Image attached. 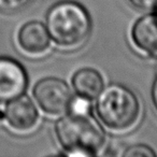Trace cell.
I'll list each match as a JSON object with an SVG mask.
<instances>
[{"mask_svg":"<svg viewBox=\"0 0 157 157\" xmlns=\"http://www.w3.org/2000/svg\"><path fill=\"white\" fill-rule=\"evenodd\" d=\"M45 26L55 44L63 48H75L90 37L92 20L80 3L61 1L48 10Z\"/></svg>","mask_w":157,"mask_h":157,"instance_id":"obj_1","label":"cell"},{"mask_svg":"<svg viewBox=\"0 0 157 157\" xmlns=\"http://www.w3.org/2000/svg\"><path fill=\"white\" fill-rule=\"evenodd\" d=\"M128 1L137 9L144 11L156 10L157 8V0H128Z\"/></svg>","mask_w":157,"mask_h":157,"instance_id":"obj_13","label":"cell"},{"mask_svg":"<svg viewBox=\"0 0 157 157\" xmlns=\"http://www.w3.org/2000/svg\"><path fill=\"white\" fill-rule=\"evenodd\" d=\"M33 93L38 105L48 115L66 113L73 97L69 85L58 78L40 80L35 85Z\"/></svg>","mask_w":157,"mask_h":157,"instance_id":"obj_4","label":"cell"},{"mask_svg":"<svg viewBox=\"0 0 157 157\" xmlns=\"http://www.w3.org/2000/svg\"><path fill=\"white\" fill-rule=\"evenodd\" d=\"M17 42L26 54L43 55L51 46V37L43 23L30 21L21 27Z\"/></svg>","mask_w":157,"mask_h":157,"instance_id":"obj_8","label":"cell"},{"mask_svg":"<svg viewBox=\"0 0 157 157\" xmlns=\"http://www.w3.org/2000/svg\"><path fill=\"white\" fill-rule=\"evenodd\" d=\"M3 120L12 130L28 132L37 125L39 113L33 101L28 96L21 95L8 102L3 111Z\"/></svg>","mask_w":157,"mask_h":157,"instance_id":"obj_6","label":"cell"},{"mask_svg":"<svg viewBox=\"0 0 157 157\" xmlns=\"http://www.w3.org/2000/svg\"><path fill=\"white\" fill-rule=\"evenodd\" d=\"M72 86L78 96L94 100L99 96L105 87L103 78L97 70L83 68L72 76Z\"/></svg>","mask_w":157,"mask_h":157,"instance_id":"obj_9","label":"cell"},{"mask_svg":"<svg viewBox=\"0 0 157 157\" xmlns=\"http://www.w3.org/2000/svg\"><path fill=\"white\" fill-rule=\"evenodd\" d=\"M55 133L67 155L92 156L105 143V130L90 113L63 116L55 125Z\"/></svg>","mask_w":157,"mask_h":157,"instance_id":"obj_2","label":"cell"},{"mask_svg":"<svg viewBox=\"0 0 157 157\" xmlns=\"http://www.w3.org/2000/svg\"><path fill=\"white\" fill-rule=\"evenodd\" d=\"M29 0H0L1 13H14L25 7Z\"/></svg>","mask_w":157,"mask_h":157,"instance_id":"obj_12","label":"cell"},{"mask_svg":"<svg viewBox=\"0 0 157 157\" xmlns=\"http://www.w3.org/2000/svg\"><path fill=\"white\" fill-rule=\"evenodd\" d=\"M133 46L145 56H157V14L140 17L131 28Z\"/></svg>","mask_w":157,"mask_h":157,"instance_id":"obj_7","label":"cell"},{"mask_svg":"<svg viewBox=\"0 0 157 157\" xmlns=\"http://www.w3.org/2000/svg\"><path fill=\"white\" fill-rule=\"evenodd\" d=\"M156 10H157V8H156ZM156 14H157V13H156Z\"/></svg>","mask_w":157,"mask_h":157,"instance_id":"obj_15","label":"cell"},{"mask_svg":"<svg viewBox=\"0 0 157 157\" xmlns=\"http://www.w3.org/2000/svg\"><path fill=\"white\" fill-rule=\"evenodd\" d=\"M125 157H154L157 156V153L152 147L144 144H136L127 147L123 152Z\"/></svg>","mask_w":157,"mask_h":157,"instance_id":"obj_11","label":"cell"},{"mask_svg":"<svg viewBox=\"0 0 157 157\" xmlns=\"http://www.w3.org/2000/svg\"><path fill=\"white\" fill-rule=\"evenodd\" d=\"M96 112L101 123L115 132L132 129L141 117V103L129 88L120 84L103 87L97 97Z\"/></svg>","mask_w":157,"mask_h":157,"instance_id":"obj_3","label":"cell"},{"mask_svg":"<svg viewBox=\"0 0 157 157\" xmlns=\"http://www.w3.org/2000/svg\"><path fill=\"white\" fill-rule=\"evenodd\" d=\"M27 73L22 65L10 57H0V103L23 95L27 87Z\"/></svg>","mask_w":157,"mask_h":157,"instance_id":"obj_5","label":"cell"},{"mask_svg":"<svg viewBox=\"0 0 157 157\" xmlns=\"http://www.w3.org/2000/svg\"><path fill=\"white\" fill-rule=\"evenodd\" d=\"M68 111H69V113L78 114V115L90 114V100L85 98V97L78 96V97H72Z\"/></svg>","mask_w":157,"mask_h":157,"instance_id":"obj_10","label":"cell"},{"mask_svg":"<svg viewBox=\"0 0 157 157\" xmlns=\"http://www.w3.org/2000/svg\"><path fill=\"white\" fill-rule=\"evenodd\" d=\"M151 96H152L153 105H154L155 110H156V112H157V78H155L154 83H153L152 90H151Z\"/></svg>","mask_w":157,"mask_h":157,"instance_id":"obj_14","label":"cell"}]
</instances>
